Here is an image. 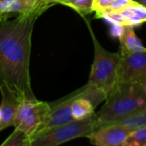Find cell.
<instances>
[{"label": "cell", "instance_id": "1", "mask_svg": "<svg viewBox=\"0 0 146 146\" xmlns=\"http://www.w3.org/2000/svg\"><path fill=\"white\" fill-rule=\"evenodd\" d=\"M46 11L40 9L0 21V90L11 93L19 103L36 99L29 72L32 34L35 22Z\"/></svg>", "mask_w": 146, "mask_h": 146}, {"label": "cell", "instance_id": "2", "mask_svg": "<svg viewBox=\"0 0 146 146\" xmlns=\"http://www.w3.org/2000/svg\"><path fill=\"white\" fill-rule=\"evenodd\" d=\"M105 101L101 109L94 114L95 130L146 108V92L142 84H119Z\"/></svg>", "mask_w": 146, "mask_h": 146}, {"label": "cell", "instance_id": "3", "mask_svg": "<svg viewBox=\"0 0 146 146\" xmlns=\"http://www.w3.org/2000/svg\"><path fill=\"white\" fill-rule=\"evenodd\" d=\"M87 24L93 40L95 55L86 84L103 91L108 96L118 84L121 54L106 50L99 43L89 22H87Z\"/></svg>", "mask_w": 146, "mask_h": 146}, {"label": "cell", "instance_id": "4", "mask_svg": "<svg viewBox=\"0 0 146 146\" xmlns=\"http://www.w3.org/2000/svg\"><path fill=\"white\" fill-rule=\"evenodd\" d=\"M95 131L94 116L39 131L30 137V146H58L78 137H88Z\"/></svg>", "mask_w": 146, "mask_h": 146}, {"label": "cell", "instance_id": "5", "mask_svg": "<svg viewBox=\"0 0 146 146\" xmlns=\"http://www.w3.org/2000/svg\"><path fill=\"white\" fill-rule=\"evenodd\" d=\"M51 109L50 103L28 99L18 104L13 126L30 137L35 134Z\"/></svg>", "mask_w": 146, "mask_h": 146}, {"label": "cell", "instance_id": "6", "mask_svg": "<svg viewBox=\"0 0 146 146\" xmlns=\"http://www.w3.org/2000/svg\"><path fill=\"white\" fill-rule=\"evenodd\" d=\"M146 82V50L121 54L119 84H142Z\"/></svg>", "mask_w": 146, "mask_h": 146}, {"label": "cell", "instance_id": "7", "mask_svg": "<svg viewBox=\"0 0 146 146\" xmlns=\"http://www.w3.org/2000/svg\"><path fill=\"white\" fill-rule=\"evenodd\" d=\"M96 18H102L111 25L134 28L146 23V7L133 1L129 5L119 11L102 13Z\"/></svg>", "mask_w": 146, "mask_h": 146}, {"label": "cell", "instance_id": "8", "mask_svg": "<svg viewBox=\"0 0 146 146\" xmlns=\"http://www.w3.org/2000/svg\"><path fill=\"white\" fill-rule=\"evenodd\" d=\"M76 96L77 92L75 91L74 93L64 97L63 99H60L53 103H50L51 109L35 133L51 127L62 125L75 120L72 116L70 106L72 101L76 98Z\"/></svg>", "mask_w": 146, "mask_h": 146}, {"label": "cell", "instance_id": "9", "mask_svg": "<svg viewBox=\"0 0 146 146\" xmlns=\"http://www.w3.org/2000/svg\"><path fill=\"white\" fill-rule=\"evenodd\" d=\"M131 131L124 125H110L95 130L88 138L95 146H118L128 137Z\"/></svg>", "mask_w": 146, "mask_h": 146}, {"label": "cell", "instance_id": "10", "mask_svg": "<svg viewBox=\"0 0 146 146\" xmlns=\"http://www.w3.org/2000/svg\"><path fill=\"white\" fill-rule=\"evenodd\" d=\"M52 5H54L46 0H3L0 4V11L17 16L40 9L48 10Z\"/></svg>", "mask_w": 146, "mask_h": 146}, {"label": "cell", "instance_id": "11", "mask_svg": "<svg viewBox=\"0 0 146 146\" xmlns=\"http://www.w3.org/2000/svg\"><path fill=\"white\" fill-rule=\"evenodd\" d=\"M1 103H0V131L5 128L13 125L16 117L17 109L19 104L18 100L9 91L0 90Z\"/></svg>", "mask_w": 146, "mask_h": 146}, {"label": "cell", "instance_id": "12", "mask_svg": "<svg viewBox=\"0 0 146 146\" xmlns=\"http://www.w3.org/2000/svg\"><path fill=\"white\" fill-rule=\"evenodd\" d=\"M120 42V54H130L145 51L146 48L135 34L134 28L124 26L121 34L119 36Z\"/></svg>", "mask_w": 146, "mask_h": 146}, {"label": "cell", "instance_id": "13", "mask_svg": "<svg viewBox=\"0 0 146 146\" xmlns=\"http://www.w3.org/2000/svg\"><path fill=\"white\" fill-rule=\"evenodd\" d=\"M77 96L71 102V113L75 120L89 119L95 114L96 106L86 97L81 96L80 90H77Z\"/></svg>", "mask_w": 146, "mask_h": 146}, {"label": "cell", "instance_id": "14", "mask_svg": "<svg viewBox=\"0 0 146 146\" xmlns=\"http://www.w3.org/2000/svg\"><path fill=\"white\" fill-rule=\"evenodd\" d=\"M124 125V126L131 129V131L136 130L140 127H143V126H145L146 125V108H144L143 109H142L128 117H125L122 119L113 122L108 125Z\"/></svg>", "mask_w": 146, "mask_h": 146}, {"label": "cell", "instance_id": "15", "mask_svg": "<svg viewBox=\"0 0 146 146\" xmlns=\"http://www.w3.org/2000/svg\"><path fill=\"white\" fill-rule=\"evenodd\" d=\"M94 0H57L58 4L68 6L81 16H86L93 11Z\"/></svg>", "mask_w": 146, "mask_h": 146}, {"label": "cell", "instance_id": "16", "mask_svg": "<svg viewBox=\"0 0 146 146\" xmlns=\"http://www.w3.org/2000/svg\"><path fill=\"white\" fill-rule=\"evenodd\" d=\"M118 146H146V125L133 130L128 137Z\"/></svg>", "mask_w": 146, "mask_h": 146}, {"label": "cell", "instance_id": "17", "mask_svg": "<svg viewBox=\"0 0 146 146\" xmlns=\"http://www.w3.org/2000/svg\"><path fill=\"white\" fill-rule=\"evenodd\" d=\"M0 146H30V137L23 131L15 129Z\"/></svg>", "mask_w": 146, "mask_h": 146}, {"label": "cell", "instance_id": "18", "mask_svg": "<svg viewBox=\"0 0 146 146\" xmlns=\"http://www.w3.org/2000/svg\"><path fill=\"white\" fill-rule=\"evenodd\" d=\"M133 2V0H114V1L102 13L100 14H97L95 16V17H96L97 16L102 14V13H106V12H111V11H119L127 5H129L130 4H131Z\"/></svg>", "mask_w": 146, "mask_h": 146}, {"label": "cell", "instance_id": "19", "mask_svg": "<svg viewBox=\"0 0 146 146\" xmlns=\"http://www.w3.org/2000/svg\"><path fill=\"white\" fill-rule=\"evenodd\" d=\"M114 0H94L93 2V11L96 15L103 12Z\"/></svg>", "mask_w": 146, "mask_h": 146}, {"label": "cell", "instance_id": "20", "mask_svg": "<svg viewBox=\"0 0 146 146\" xmlns=\"http://www.w3.org/2000/svg\"><path fill=\"white\" fill-rule=\"evenodd\" d=\"M133 1L137 3V4H140V5H143L144 7H146V0H133Z\"/></svg>", "mask_w": 146, "mask_h": 146}, {"label": "cell", "instance_id": "21", "mask_svg": "<svg viewBox=\"0 0 146 146\" xmlns=\"http://www.w3.org/2000/svg\"><path fill=\"white\" fill-rule=\"evenodd\" d=\"M46 1H47V2H49V3H51V4H52V5L58 4V3H57V0H46Z\"/></svg>", "mask_w": 146, "mask_h": 146}, {"label": "cell", "instance_id": "22", "mask_svg": "<svg viewBox=\"0 0 146 146\" xmlns=\"http://www.w3.org/2000/svg\"><path fill=\"white\" fill-rule=\"evenodd\" d=\"M143 89H144V90H145V92H146V82L143 84Z\"/></svg>", "mask_w": 146, "mask_h": 146}, {"label": "cell", "instance_id": "23", "mask_svg": "<svg viewBox=\"0 0 146 146\" xmlns=\"http://www.w3.org/2000/svg\"><path fill=\"white\" fill-rule=\"evenodd\" d=\"M3 1V0H0V4H1V2Z\"/></svg>", "mask_w": 146, "mask_h": 146}, {"label": "cell", "instance_id": "24", "mask_svg": "<svg viewBox=\"0 0 146 146\" xmlns=\"http://www.w3.org/2000/svg\"><path fill=\"white\" fill-rule=\"evenodd\" d=\"M0 115H1V110H0Z\"/></svg>", "mask_w": 146, "mask_h": 146}]
</instances>
